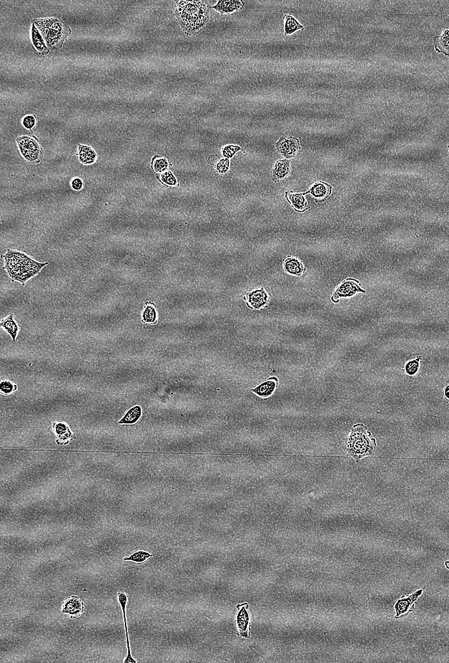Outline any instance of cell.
I'll return each mask as SVG.
<instances>
[{"mask_svg": "<svg viewBox=\"0 0 449 663\" xmlns=\"http://www.w3.org/2000/svg\"><path fill=\"white\" fill-rule=\"evenodd\" d=\"M174 14L183 31L191 36L199 34L209 21L211 9L205 1H176Z\"/></svg>", "mask_w": 449, "mask_h": 663, "instance_id": "cell-1", "label": "cell"}, {"mask_svg": "<svg viewBox=\"0 0 449 663\" xmlns=\"http://www.w3.org/2000/svg\"><path fill=\"white\" fill-rule=\"evenodd\" d=\"M375 446L376 440L361 424L353 425L345 443L346 451L357 461L372 455Z\"/></svg>", "mask_w": 449, "mask_h": 663, "instance_id": "cell-2", "label": "cell"}, {"mask_svg": "<svg viewBox=\"0 0 449 663\" xmlns=\"http://www.w3.org/2000/svg\"><path fill=\"white\" fill-rule=\"evenodd\" d=\"M34 23L43 37L47 47L59 49L63 46L71 29L63 20L57 18L35 19Z\"/></svg>", "mask_w": 449, "mask_h": 663, "instance_id": "cell-3", "label": "cell"}, {"mask_svg": "<svg viewBox=\"0 0 449 663\" xmlns=\"http://www.w3.org/2000/svg\"><path fill=\"white\" fill-rule=\"evenodd\" d=\"M17 146L20 152L26 161L39 164L43 159L44 151L37 139L28 136L17 137Z\"/></svg>", "mask_w": 449, "mask_h": 663, "instance_id": "cell-4", "label": "cell"}, {"mask_svg": "<svg viewBox=\"0 0 449 663\" xmlns=\"http://www.w3.org/2000/svg\"><path fill=\"white\" fill-rule=\"evenodd\" d=\"M358 293H366L365 290L361 287L360 282L355 279L348 278L344 280L335 290L331 297V301L334 303H338L340 299L352 297Z\"/></svg>", "mask_w": 449, "mask_h": 663, "instance_id": "cell-5", "label": "cell"}, {"mask_svg": "<svg viewBox=\"0 0 449 663\" xmlns=\"http://www.w3.org/2000/svg\"><path fill=\"white\" fill-rule=\"evenodd\" d=\"M239 612L235 617V625L238 629V635L248 639L250 637V614L248 612V605L247 603L238 605L237 606Z\"/></svg>", "mask_w": 449, "mask_h": 663, "instance_id": "cell-6", "label": "cell"}, {"mask_svg": "<svg viewBox=\"0 0 449 663\" xmlns=\"http://www.w3.org/2000/svg\"><path fill=\"white\" fill-rule=\"evenodd\" d=\"M276 147L283 156L286 159L294 157L301 149L300 140L295 137H283L276 144Z\"/></svg>", "mask_w": 449, "mask_h": 663, "instance_id": "cell-7", "label": "cell"}, {"mask_svg": "<svg viewBox=\"0 0 449 663\" xmlns=\"http://www.w3.org/2000/svg\"><path fill=\"white\" fill-rule=\"evenodd\" d=\"M248 304L251 308L260 309L267 304L269 296L264 289L253 290L247 294Z\"/></svg>", "mask_w": 449, "mask_h": 663, "instance_id": "cell-8", "label": "cell"}, {"mask_svg": "<svg viewBox=\"0 0 449 663\" xmlns=\"http://www.w3.org/2000/svg\"><path fill=\"white\" fill-rule=\"evenodd\" d=\"M423 590L422 589L417 590L413 594L398 600L395 605L396 612V618H398L401 615L407 613L413 604L423 594Z\"/></svg>", "mask_w": 449, "mask_h": 663, "instance_id": "cell-9", "label": "cell"}, {"mask_svg": "<svg viewBox=\"0 0 449 663\" xmlns=\"http://www.w3.org/2000/svg\"><path fill=\"white\" fill-rule=\"evenodd\" d=\"M278 385V379L277 377H271L269 379L261 383L259 385L256 387L252 391L255 393L258 396L263 398V399H267L272 396L273 393L277 389Z\"/></svg>", "mask_w": 449, "mask_h": 663, "instance_id": "cell-10", "label": "cell"}, {"mask_svg": "<svg viewBox=\"0 0 449 663\" xmlns=\"http://www.w3.org/2000/svg\"><path fill=\"white\" fill-rule=\"evenodd\" d=\"M307 193H302V194H294L292 192H286L285 197L287 201L289 202L291 206L296 211L298 212H304L307 210L310 209L309 205L306 200L305 195Z\"/></svg>", "mask_w": 449, "mask_h": 663, "instance_id": "cell-11", "label": "cell"}, {"mask_svg": "<svg viewBox=\"0 0 449 663\" xmlns=\"http://www.w3.org/2000/svg\"><path fill=\"white\" fill-rule=\"evenodd\" d=\"M283 270L291 276H302L305 273L306 269L300 259L295 257L288 256L283 262Z\"/></svg>", "mask_w": 449, "mask_h": 663, "instance_id": "cell-12", "label": "cell"}, {"mask_svg": "<svg viewBox=\"0 0 449 663\" xmlns=\"http://www.w3.org/2000/svg\"><path fill=\"white\" fill-rule=\"evenodd\" d=\"M243 7H244V2L239 0H232V1H219L217 6L213 7L212 9L219 12L221 15H223L239 11L243 9Z\"/></svg>", "mask_w": 449, "mask_h": 663, "instance_id": "cell-13", "label": "cell"}, {"mask_svg": "<svg viewBox=\"0 0 449 663\" xmlns=\"http://www.w3.org/2000/svg\"><path fill=\"white\" fill-rule=\"evenodd\" d=\"M84 611V604L77 597H70L65 602L62 612L77 617Z\"/></svg>", "mask_w": 449, "mask_h": 663, "instance_id": "cell-14", "label": "cell"}, {"mask_svg": "<svg viewBox=\"0 0 449 663\" xmlns=\"http://www.w3.org/2000/svg\"><path fill=\"white\" fill-rule=\"evenodd\" d=\"M290 171V162L288 160H280L276 163L275 166L272 171V177L273 181L279 182L286 178L289 175Z\"/></svg>", "mask_w": 449, "mask_h": 663, "instance_id": "cell-15", "label": "cell"}, {"mask_svg": "<svg viewBox=\"0 0 449 663\" xmlns=\"http://www.w3.org/2000/svg\"><path fill=\"white\" fill-rule=\"evenodd\" d=\"M117 597H118V601L120 605H121L123 613H124V618L125 626V632H126L128 654H127V656L126 657V659H125V660H124V662L136 663L137 662L136 660H134V658H133L132 656L131 650H130V646L129 632H128L127 622V617H126V607H127V604L128 602V596L126 593L122 592L119 593L118 595H117Z\"/></svg>", "mask_w": 449, "mask_h": 663, "instance_id": "cell-16", "label": "cell"}, {"mask_svg": "<svg viewBox=\"0 0 449 663\" xmlns=\"http://www.w3.org/2000/svg\"><path fill=\"white\" fill-rule=\"evenodd\" d=\"M331 192H332V187L330 184L324 182L319 181L315 182L311 186L308 194L310 193L315 199L323 201L330 196Z\"/></svg>", "mask_w": 449, "mask_h": 663, "instance_id": "cell-17", "label": "cell"}, {"mask_svg": "<svg viewBox=\"0 0 449 663\" xmlns=\"http://www.w3.org/2000/svg\"><path fill=\"white\" fill-rule=\"evenodd\" d=\"M78 149L79 161L82 164L85 165H92L97 162L98 155L92 147L79 144Z\"/></svg>", "mask_w": 449, "mask_h": 663, "instance_id": "cell-18", "label": "cell"}, {"mask_svg": "<svg viewBox=\"0 0 449 663\" xmlns=\"http://www.w3.org/2000/svg\"><path fill=\"white\" fill-rule=\"evenodd\" d=\"M31 36L32 43L34 44L35 48L37 50V51H39L40 53L42 54H48L49 52V49L47 46L46 42H45L43 37L42 36L41 33H40L38 29L37 28V27L35 26L34 22H33L32 26Z\"/></svg>", "mask_w": 449, "mask_h": 663, "instance_id": "cell-19", "label": "cell"}, {"mask_svg": "<svg viewBox=\"0 0 449 663\" xmlns=\"http://www.w3.org/2000/svg\"><path fill=\"white\" fill-rule=\"evenodd\" d=\"M53 428L55 433L58 436L57 444L64 445L69 444V440L72 439L73 434L69 427L64 423H54Z\"/></svg>", "mask_w": 449, "mask_h": 663, "instance_id": "cell-20", "label": "cell"}, {"mask_svg": "<svg viewBox=\"0 0 449 663\" xmlns=\"http://www.w3.org/2000/svg\"><path fill=\"white\" fill-rule=\"evenodd\" d=\"M433 42L436 52L449 56V30H445L441 36L434 37Z\"/></svg>", "mask_w": 449, "mask_h": 663, "instance_id": "cell-21", "label": "cell"}, {"mask_svg": "<svg viewBox=\"0 0 449 663\" xmlns=\"http://www.w3.org/2000/svg\"><path fill=\"white\" fill-rule=\"evenodd\" d=\"M142 410L140 406H135L130 408L119 421V424L133 425L136 424L142 416Z\"/></svg>", "mask_w": 449, "mask_h": 663, "instance_id": "cell-22", "label": "cell"}, {"mask_svg": "<svg viewBox=\"0 0 449 663\" xmlns=\"http://www.w3.org/2000/svg\"><path fill=\"white\" fill-rule=\"evenodd\" d=\"M1 326L6 330L7 333L12 337V341H16L17 334H18L19 327L16 321L14 319V315L11 314L6 319L2 320Z\"/></svg>", "mask_w": 449, "mask_h": 663, "instance_id": "cell-23", "label": "cell"}, {"mask_svg": "<svg viewBox=\"0 0 449 663\" xmlns=\"http://www.w3.org/2000/svg\"><path fill=\"white\" fill-rule=\"evenodd\" d=\"M285 19V35H291L297 30L304 29V27L290 15H286L284 17Z\"/></svg>", "mask_w": 449, "mask_h": 663, "instance_id": "cell-24", "label": "cell"}, {"mask_svg": "<svg viewBox=\"0 0 449 663\" xmlns=\"http://www.w3.org/2000/svg\"><path fill=\"white\" fill-rule=\"evenodd\" d=\"M152 557H153V555L149 554V552H145L144 550H139V551L135 552L134 554L130 555L129 557L125 558L124 560H130V561L137 563H143Z\"/></svg>", "mask_w": 449, "mask_h": 663, "instance_id": "cell-25", "label": "cell"}, {"mask_svg": "<svg viewBox=\"0 0 449 663\" xmlns=\"http://www.w3.org/2000/svg\"><path fill=\"white\" fill-rule=\"evenodd\" d=\"M157 312L155 307L152 306L145 307L142 313V322L144 323H154L156 321Z\"/></svg>", "mask_w": 449, "mask_h": 663, "instance_id": "cell-26", "label": "cell"}, {"mask_svg": "<svg viewBox=\"0 0 449 663\" xmlns=\"http://www.w3.org/2000/svg\"><path fill=\"white\" fill-rule=\"evenodd\" d=\"M0 390L2 394H11L12 392L16 391L17 385H14L11 382L3 381L0 384Z\"/></svg>", "mask_w": 449, "mask_h": 663, "instance_id": "cell-27", "label": "cell"}, {"mask_svg": "<svg viewBox=\"0 0 449 663\" xmlns=\"http://www.w3.org/2000/svg\"><path fill=\"white\" fill-rule=\"evenodd\" d=\"M420 360L421 358H417V359L409 362L408 364L406 365L405 370L406 372H407V374L410 375V376H412V375H414L416 372H417L418 369V366H420Z\"/></svg>", "mask_w": 449, "mask_h": 663, "instance_id": "cell-28", "label": "cell"}, {"mask_svg": "<svg viewBox=\"0 0 449 663\" xmlns=\"http://www.w3.org/2000/svg\"><path fill=\"white\" fill-rule=\"evenodd\" d=\"M37 118L35 115H28L22 119V124L26 129L31 130L36 124Z\"/></svg>", "mask_w": 449, "mask_h": 663, "instance_id": "cell-29", "label": "cell"}, {"mask_svg": "<svg viewBox=\"0 0 449 663\" xmlns=\"http://www.w3.org/2000/svg\"><path fill=\"white\" fill-rule=\"evenodd\" d=\"M240 147L231 146V145H230V146L224 147V149L223 150V154L224 155L225 157H227V159H230V157L234 156V155L236 153L237 151H240Z\"/></svg>", "mask_w": 449, "mask_h": 663, "instance_id": "cell-30", "label": "cell"}, {"mask_svg": "<svg viewBox=\"0 0 449 663\" xmlns=\"http://www.w3.org/2000/svg\"><path fill=\"white\" fill-rule=\"evenodd\" d=\"M70 186L74 191H81L83 188V181L79 177H74L70 181Z\"/></svg>", "mask_w": 449, "mask_h": 663, "instance_id": "cell-31", "label": "cell"}, {"mask_svg": "<svg viewBox=\"0 0 449 663\" xmlns=\"http://www.w3.org/2000/svg\"><path fill=\"white\" fill-rule=\"evenodd\" d=\"M168 167V163L165 159L157 160L155 162L154 169L155 171L157 172H162L165 171Z\"/></svg>", "mask_w": 449, "mask_h": 663, "instance_id": "cell-32", "label": "cell"}, {"mask_svg": "<svg viewBox=\"0 0 449 663\" xmlns=\"http://www.w3.org/2000/svg\"><path fill=\"white\" fill-rule=\"evenodd\" d=\"M162 180L165 184L171 185V186L176 184L177 182L176 179H175L171 172H165L162 176Z\"/></svg>", "mask_w": 449, "mask_h": 663, "instance_id": "cell-33", "label": "cell"}, {"mask_svg": "<svg viewBox=\"0 0 449 663\" xmlns=\"http://www.w3.org/2000/svg\"><path fill=\"white\" fill-rule=\"evenodd\" d=\"M229 167V161L227 159L221 160L217 165V170L221 174L226 173Z\"/></svg>", "mask_w": 449, "mask_h": 663, "instance_id": "cell-34", "label": "cell"}, {"mask_svg": "<svg viewBox=\"0 0 449 663\" xmlns=\"http://www.w3.org/2000/svg\"><path fill=\"white\" fill-rule=\"evenodd\" d=\"M445 395L446 397V398H448V399H449V385H448V386H447V387H446V389H445Z\"/></svg>", "mask_w": 449, "mask_h": 663, "instance_id": "cell-35", "label": "cell"}, {"mask_svg": "<svg viewBox=\"0 0 449 663\" xmlns=\"http://www.w3.org/2000/svg\"><path fill=\"white\" fill-rule=\"evenodd\" d=\"M446 567H447L448 569H449V562H446Z\"/></svg>", "mask_w": 449, "mask_h": 663, "instance_id": "cell-36", "label": "cell"}]
</instances>
